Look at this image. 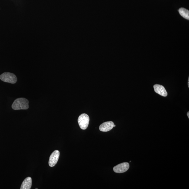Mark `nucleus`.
<instances>
[{"mask_svg": "<svg viewBox=\"0 0 189 189\" xmlns=\"http://www.w3.org/2000/svg\"><path fill=\"white\" fill-rule=\"evenodd\" d=\"M89 122V116L86 114H83L79 116L78 119V122L81 129L86 130L87 129Z\"/></svg>", "mask_w": 189, "mask_h": 189, "instance_id": "3", "label": "nucleus"}, {"mask_svg": "<svg viewBox=\"0 0 189 189\" xmlns=\"http://www.w3.org/2000/svg\"><path fill=\"white\" fill-rule=\"evenodd\" d=\"M180 14L184 18L189 20V12L188 10L184 8H181L179 10Z\"/></svg>", "mask_w": 189, "mask_h": 189, "instance_id": "9", "label": "nucleus"}, {"mask_svg": "<svg viewBox=\"0 0 189 189\" xmlns=\"http://www.w3.org/2000/svg\"><path fill=\"white\" fill-rule=\"evenodd\" d=\"M59 156L60 152L58 150H55L52 153L48 162L50 167H53L58 162Z\"/></svg>", "mask_w": 189, "mask_h": 189, "instance_id": "5", "label": "nucleus"}, {"mask_svg": "<svg viewBox=\"0 0 189 189\" xmlns=\"http://www.w3.org/2000/svg\"><path fill=\"white\" fill-rule=\"evenodd\" d=\"M29 101L27 99L20 98L17 99L12 105L13 110H27L29 108Z\"/></svg>", "mask_w": 189, "mask_h": 189, "instance_id": "1", "label": "nucleus"}, {"mask_svg": "<svg viewBox=\"0 0 189 189\" xmlns=\"http://www.w3.org/2000/svg\"><path fill=\"white\" fill-rule=\"evenodd\" d=\"M187 116H188V119H189V112H188L187 113Z\"/></svg>", "mask_w": 189, "mask_h": 189, "instance_id": "10", "label": "nucleus"}, {"mask_svg": "<svg viewBox=\"0 0 189 189\" xmlns=\"http://www.w3.org/2000/svg\"><path fill=\"white\" fill-rule=\"evenodd\" d=\"M188 87L189 88V77L188 78Z\"/></svg>", "mask_w": 189, "mask_h": 189, "instance_id": "11", "label": "nucleus"}, {"mask_svg": "<svg viewBox=\"0 0 189 189\" xmlns=\"http://www.w3.org/2000/svg\"><path fill=\"white\" fill-rule=\"evenodd\" d=\"M115 126H116L115 125H114V127H115Z\"/></svg>", "mask_w": 189, "mask_h": 189, "instance_id": "12", "label": "nucleus"}, {"mask_svg": "<svg viewBox=\"0 0 189 189\" xmlns=\"http://www.w3.org/2000/svg\"><path fill=\"white\" fill-rule=\"evenodd\" d=\"M153 88L156 93H158L162 96L166 97L167 96V92L164 86L160 84H156L153 86Z\"/></svg>", "mask_w": 189, "mask_h": 189, "instance_id": "7", "label": "nucleus"}, {"mask_svg": "<svg viewBox=\"0 0 189 189\" xmlns=\"http://www.w3.org/2000/svg\"><path fill=\"white\" fill-rule=\"evenodd\" d=\"M129 163L124 162L117 165L113 168V170L115 173H121L126 172L129 168Z\"/></svg>", "mask_w": 189, "mask_h": 189, "instance_id": "4", "label": "nucleus"}, {"mask_svg": "<svg viewBox=\"0 0 189 189\" xmlns=\"http://www.w3.org/2000/svg\"><path fill=\"white\" fill-rule=\"evenodd\" d=\"M0 79L3 82L15 84L16 83L17 79L15 75L9 72L3 73L0 75Z\"/></svg>", "mask_w": 189, "mask_h": 189, "instance_id": "2", "label": "nucleus"}, {"mask_svg": "<svg viewBox=\"0 0 189 189\" xmlns=\"http://www.w3.org/2000/svg\"><path fill=\"white\" fill-rule=\"evenodd\" d=\"M114 125V122L112 121L104 122L100 126L99 129L102 132L109 131L112 129Z\"/></svg>", "mask_w": 189, "mask_h": 189, "instance_id": "6", "label": "nucleus"}, {"mask_svg": "<svg viewBox=\"0 0 189 189\" xmlns=\"http://www.w3.org/2000/svg\"><path fill=\"white\" fill-rule=\"evenodd\" d=\"M32 185V178L30 177H28L22 182L20 189H30Z\"/></svg>", "mask_w": 189, "mask_h": 189, "instance_id": "8", "label": "nucleus"}]
</instances>
